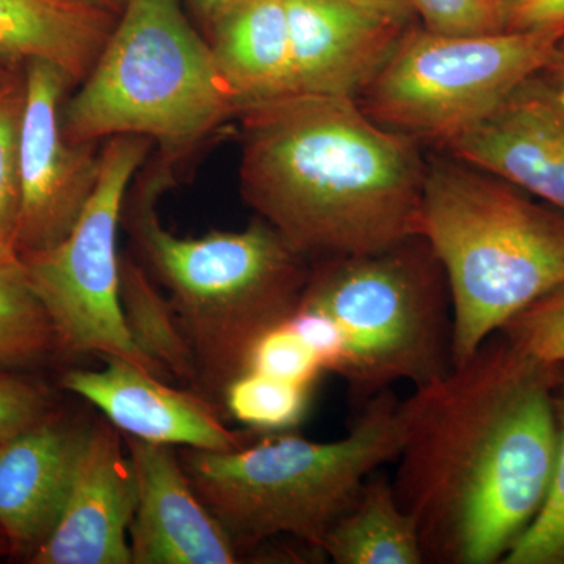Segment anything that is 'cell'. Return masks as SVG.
<instances>
[{"label": "cell", "instance_id": "obj_22", "mask_svg": "<svg viewBox=\"0 0 564 564\" xmlns=\"http://www.w3.org/2000/svg\"><path fill=\"white\" fill-rule=\"evenodd\" d=\"M311 388L245 370L223 395V406L251 430L288 432L299 425L310 404Z\"/></svg>", "mask_w": 564, "mask_h": 564}, {"label": "cell", "instance_id": "obj_10", "mask_svg": "<svg viewBox=\"0 0 564 564\" xmlns=\"http://www.w3.org/2000/svg\"><path fill=\"white\" fill-rule=\"evenodd\" d=\"M73 87L68 74L52 63L35 61L24 68L20 259L65 239L98 185L102 143H70L63 133V106Z\"/></svg>", "mask_w": 564, "mask_h": 564}, {"label": "cell", "instance_id": "obj_13", "mask_svg": "<svg viewBox=\"0 0 564 564\" xmlns=\"http://www.w3.org/2000/svg\"><path fill=\"white\" fill-rule=\"evenodd\" d=\"M102 369H74L62 386L98 408L126 436L170 447L231 452L256 436L226 426L220 404L193 389L173 388L128 361L104 359Z\"/></svg>", "mask_w": 564, "mask_h": 564}, {"label": "cell", "instance_id": "obj_1", "mask_svg": "<svg viewBox=\"0 0 564 564\" xmlns=\"http://www.w3.org/2000/svg\"><path fill=\"white\" fill-rule=\"evenodd\" d=\"M558 372L496 333L400 402L392 486L425 563H502L532 524L554 474Z\"/></svg>", "mask_w": 564, "mask_h": 564}, {"label": "cell", "instance_id": "obj_2", "mask_svg": "<svg viewBox=\"0 0 564 564\" xmlns=\"http://www.w3.org/2000/svg\"><path fill=\"white\" fill-rule=\"evenodd\" d=\"M237 118L245 202L310 261L421 237V143L381 128L356 99L288 95Z\"/></svg>", "mask_w": 564, "mask_h": 564}, {"label": "cell", "instance_id": "obj_21", "mask_svg": "<svg viewBox=\"0 0 564 564\" xmlns=\"http://www.w3.org/2000/svg\"><path fill=\"white\" fill-rule=\"evenodd\" d=\"M57 347L54 326L22 261L0 265V367L35 361Z\"/></svg>", "mask_w": 564, "mask_h": 564}, {"label": "cell", "instance_id": "obj_33", "mask_svg": "<svg viewBox=\"0 0 564 564\" xmlns=\"http://www.w3.org/2000/svg\"><path fill=\"white\" fill-rule=\"evenodd\" d=\"M21 77L20 70L6 68V66L0 65V93L9 90Z\"/></svg>", "mask_w": 564, "mask_h": 564}, {"label": "cell", "instance_id": "obj_32", "mask_svg": "<svg viewBox=\"0 0 564 564\" xmlns=\"http://www.w3.org/2000/svg\"><path fill=\"white\" fill-rule=\"evenodd\" d=\"M185 2L188 3L195 17L202 22L203 28H206L212 14L215 13V10H217L225 0H185Z\"/></svg>", "mask_w": 564, "mask_h": 564}, {"label": "cell", "instance_id": "obj_19", "mask_svg": "<svg viewBox=\"0 0 564 564\" xmlns=\"http://www.w3.org/2000/svg\"><path fill=\"white\" fill-rule=\"evenodd\" d=\"M321 552L336 564H425L417 527L400 507L391 478L378 473L329 527Z\"/></svg>", "mask_w": 564, "mask_h": 564}, {"label": "cell", "instance_id": "obj_27", "mask_svg": "<svg viewBox=\"0 0 564 564\" xmlns=\"http://www.w3.org/2000/svg\"><path fill=\"white\" fill-rule=\"evenodd\" d=\"M423 28L445 35L503 31L502 0H408Z\"/></svg>", "mask_w": 564, "mask_h": 564}, {"label": "cell", "instance_id": "obj_8", "mask_svg": "<svg viewBox=\"0 0 564 564\" xmlns=\"http://www.w3.org/2000/svg\"><path fill=\"white\" fill-rule=\"evenodd\" d=\"M563 35L564 24L475 35L414 24L356 101L381 128L443 150L541 73Z\"/></svg>", "mask_w": 564, "mask_h": 564}, {"label": "cell", "instance_id": "obj_25", "mask_svg": "<svg viewBox=\"0 0 564 564\" xmlns=\"http://www.w3.org/2000/svg\"><path fill=\"white\" fill-rule=\"evenodd\" d=\"M499 333L536 361L563 366L564 288L530 304Z\"/></svg>", "mask_w": 564, "mask_h": 564}, {"label": "cell", "instance_id": "obj_4", "mask_svg": "<svg viewBox=\"0 0 564 564\" xmlns=\"http://www.w3.org/2000/svg\"><path fill=\"white\" fill-rule=\"evenodd\" d=\"M421 237L447 278L454 366L564 288V212L452 155L426 162Z\"/></svg>", "mask_w": 564, "mask_h": 564}, {"label": "cell", "instance_id": "obj_11", "mask_svg": "<svg viewBox=\"0 0 564 564\" xmlns=\"http://www.w3.org/2000/svg\"><path fill=\"white\" fill-rule=\"evenodd\" d=\"M137 484L122 434L109 421L87 429L57 524L33 564H132L129 529Z\"/></svg>", "mask_w": 564, "mask_h": 564}, {"label": "cell", "instance_id": "obj_16", "mask_svg": "<svg viewBox=\"0 0 564 564\" xmlns=\"http://www.w3.org/2000/svg\"><path fill=\"white\" fill-rule=\"evenodd\" d=\"M87 429L47 419L0 443V532L32 554L62 513Z\"/></svg>", "mask_w": 564, "mask_h": 564}, {"label": "cell", "instance_id": "obj_23", "mask_svg": "<svg viewBox=\"0 0 564 564\" xmlns=\"http://www.w3.org/2000/svg\"><path fill=\"white\" fill-rule=\"evenodd\" d=\"M556 452L543 507L502 564H564V364L554 389Z\"/></svg>", "mask_w": 564, "mask_h": 564}, {"label": "cell", "instance_id": "obj_36", "mask_svg": "<svg viewBox=\"0 0 564 564\" xmlns=\"http://www.w3.org/2000/svg\"><path fill=\"white\" fill-rule=\"evenodd\" d=\"M0 443H2V441H0Z\"/></svg>", "mask_w": 564, "mask_h": 564}, {"label": "cell", "instance_id": "obj_17", "mask_svg": "<svg viewBox=\"0 0 564 564\" xmlns=\"http://www.w3.org/2000/svg\"><path fill=\"white\" fill-rule=\"evenodd\" d=\"M204 32L240 110L295 95L285 0H225Z\"/></svg>", "mask_w": 564, "mask_h": 564}, {"label": "cell", "instance_id": "obj_20", "mask_svg": "<svg viewBox=\"0 0 564 564\" xmlns=\"http://www.w3.org/2000/svg\"><path fill=\"white\" fill-rule=\"evenodd\" d=\"M120 300L126 326L141 352L170 380L198 392L195 355L172 302L159 291L144 267L129 256L121 258Z\"/></svg>", "mask_w": 564, "mask_h": 564}, {"label": "cell", "instance_id": "obj_26", "mask_svg": "<svg viewBox=\"0 0 564 564\" xmlns=\"http://www.w3.org/2000/svg\"><path fill=\"white\" fill-rule=\"evenodd\" d=\"M247 370L313 388L323 373L317 356L288 323L274 326L256 343Z\"/></svg>", "mask_w": 564, "mask_h": 564}, {"label": "cell", "instance_id": "obj_3", "mask_svg": "<svg viewBox=\"0 0 564 564\" xmlns=\"http://www.w3.org/2000/svg\"><path fill=\"white\" fill-rule=\"evenodd\" d=\"M173 166L159 155L141 166L122 220L141 265L176 311L195 355L198 392L223 404L256 343L302 303L313 265L259 217L240 231L214 229L202 237L163 228L155 203L172 185Z\"/></svg>", "mask_w": 564, "mask_h": 564}, {"label": "cell", "instance_id": "obj_24", "mask_svg": "<svg viewBox=\"0 0 564 564\" xmlns=\"http://www.w3.org/2000/svg\"><path fill=\"white\" fill-rule=\"evenodd\" d=\"M24 106V69L9 90L0 93V265L20 262V128Z\"/></svg>", "mask_w": 564, "mask_h": 564}, {"label": "cell", "instance_id": "obj_29", "mask_svg": "<svg viewBox=\"0 0 564 564\" xmlns=\"http://www.w3.org/2000/svg\"><path fill=\"white\" fill-rule=\"evenodd\" d=\"M503 31L525 32L564 24V0H502Z\"/></svg>", "mask_w": 564, "mask_h": 564}, {"label": "cell", "instance_id": "obj_9", "mask_svg": "<svg viewBox=\"0 0 564 564\" xmlns=\"http://www.w3.org/2000/svg\"><path fill=\"white\" fill-rule=\"evenodd\" d=\"M152 147L137 135L104 141L98 185L79 220L50 250L21 261L50 315L57 347L70 355L122 359L170 380L133 343L120 300L118 229L126 196Z\"/></svg>", "mask_w": 564, "mask_h": 564}, {"label": "cell", "instance_id": "obj_34", "mask_svg": "<svg viewBox=\"0 0 564 564\" xmlns=\"http://www.w3.org/2000/svg\"><path fill=\"white\" fill-rule=\"evenodd\" d=\"M88 2L95 3V6L101 7V9L120 17L126 6H128L129 0H88Z\"/></svg>", "mask_w": 564, "mask_h": 564}, {"label": "cell", "instance_id": "obj_14", "mask_svg": "<svg viewBox=\"0 0 564 564\" xmlns=\"http://www.w3.org/2000/svg\"><path fill=\"white\" fill-rule=\"evenodd\" d=\"M137 484L132 564H236L240 552L199 499L174 447L126 436Z\"/></svg>", "mask_w": 564, "mask_h": 564}, {"label": "cell", "instance_id": "obj_18", "mask_svg": "<svg viewBox=\"0 0 564 564\" xmlns=\"http://www.w3.org/2000/svg\"><path fill=\"white\" fill-rule=\"evenodd\" d=\"M117 14L88 0H0V65H57L79 85L110 39Z\"/></svg>", "mask_w": 564, "mask_h": 564}, {"label": "cell", "instance_id": "obj_5", "mask_svg": "<svg viewBox=\"0 0 564 564\" xmlns=\"http://www.w3.org/2000/svg\"><path fill=\"white\" fill-rule=\"evenodd\" d=\"M400 402L391 389L367 400L339 440L273 432L237 451L181 447L177 455L240 556L280 536L322 555L323 536L364 481L395 463L403 441Z\"/></svg>", "mask_w": 564, "mask_h": 564}, {"label": "cell", "instance_id": "obj_15", "mask_svg": "<svg viewBox=\"0 0 564 564\" xmlns=\"http://www.w3.org/2000/svg\"><path fill=\"white\" fill-rule=\"evenodd\" d=\"M295 95L356 99L406 29L344 0H285Z\"/></svg>", "mask_w": 564, "mask_h": 564}, {"label": "cell", "instance_id": "obj_7", "mask_svg": "<svg viewBox=\"0 0 564 564\" xmlns=\"http://www.w3.org/2000/svg\"><path fill=\"white\" fill-rule=\"evenodd\" d=\"M302 303L343 329V378L358 403L400 381L422 388L454 367L451 291L423 237L370 254L321 259Z\"/></svg>", "mask_w": 564, "mask_h": 564}, {"label": "cell", "instance_id": "obj_28", "mask_svg": "<svg viewBox=\"0 0 564 564\" xmlns=\"http://www.w3.org/2000/svg\"><path fill=\"white\" fill-rule=\"evenodd\" d=\"M50 400L35 384L0 372V441L51 419Z\"/></svg>", "mask_w": 564, "mask_h": 564}, {"label": "cell", "instance_id": "obj_35", "mask_svg": "<svg viewBox=\"0 0 564 564\" xmlns=\"http://www.w3.org/2000/svg\"><path fill=\"white\" fill-rule=\"evenodd\" d=\"M13 551L11 547L9 538L6 536L2 532H0V555L9 554V552Z\"/></svg>", "mask_w": 564, "mask_h": 564}, {"label": "cell", "instance_id": "obj_12", "mask_svg": "<svg viewBox=\"0 0 564 564\" xmlns=\"http://www.w3.org/2000/svg\"><path fill=\"white\" fill-rule=\"evenodd\" d=\"M443 150L564 212V91L543 74Z\"/></svg>", "mask_w": 564, "mask_h": 564}, {"label": "cell", "instance_id": "obj_31", "mask_svg": "<svg viewBox=\"0 0 564 564\" xmlns=\"http://www.w3.org/2000/svg\"><path fill=\"white\" fill-rule=\"evenodd\" d=\"M541 74L545 79L552 82L555 87L564 91V35L556 43L555 50L552 51L551 57H549L544 68L541 69Z\"/></svg>", "mask_w": 564, "mask_h": 564}, {"label": "cell", "instance_id": "obj_6", "mask_svg": "<svg viewBox=\"0 0 564 564\" xmlns=\"http://www.w3.org/2000/svg\"><path fill=\"white\" fill-rule=\"evenodd\" d=\"M77 87L63 106L66 140L144 137L174 165L240 113L209 41L193 28L182 0H129Z\"/></svg>", "mask_w": 564, "mask_h": 564}, {"label": "cell", "instance_id": "obj_30", "mask_svg": "<svg viewBox=\"0 0 564 564\" xmlns=\"http://www.w3.org/2000/svg\"><path fill=\"white\" fill-rule=\"evenodd\" d=\"M344 2L369 11L375 17L383 18L393 24L402 25V28L417 24V14L408 0H344Z\"/></svg>", "mask_w": 564, "mask_h": 564}]
</instances>
